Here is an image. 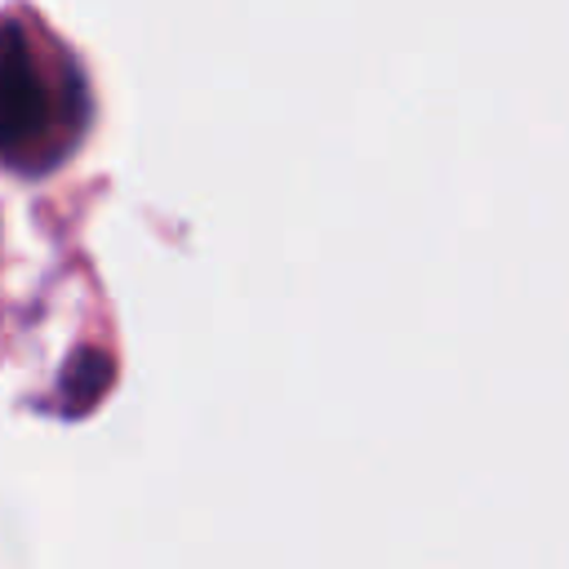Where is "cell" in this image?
<instances>
[{"label":"cell","mask_w":569,"mask_h":569,"mask_svg":"<svg viewBox=\"0 0 569 569\" xmlns=\"http://www.w3.org/2000/svg\"><path fill=\"white\" fill-rule=\"evenodd\" d=\"M76 76L49 58V49L18 22L0 18V160L49 164L76 133L71 102Z\"/></svg>","instance_id":"6da1fadb"}]
</instances>
